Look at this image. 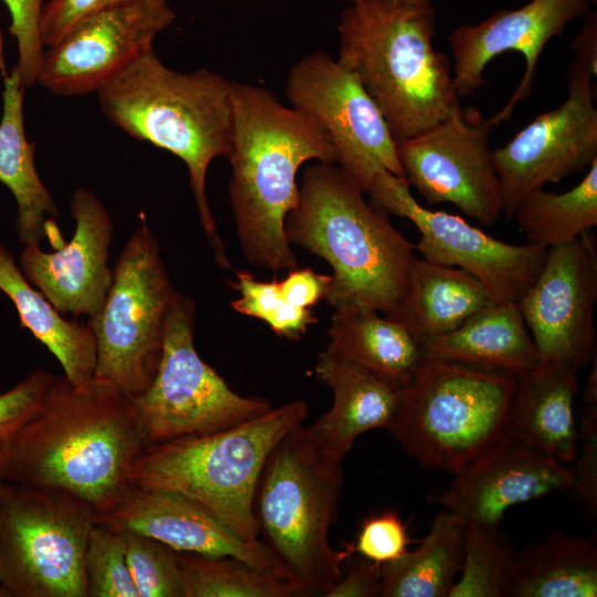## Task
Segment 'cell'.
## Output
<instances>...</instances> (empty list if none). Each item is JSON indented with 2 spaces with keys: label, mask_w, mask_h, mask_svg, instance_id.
<instances>
[{
  "label": "cell",
  "mask_w": 597,
  "mask_h": 597,
  "mask_svg": "<svg viewBox=\"0 0 597 597\" xmlns=\"http://www.w3.org/2000/svg\"><path fill=\"white\" fill-rule=\"evenodd\" d=\"M193 334L195 303L177 292L156 374L147 389L132 398L147 446L214 432L271 408L264 398L233 391L199 356Z\"/></svg>",
  "instance_id": "11"
},
{
  "label": "cell",
  "mask_w": 597,
  "mask_h": 597,
  "mask_svg": "<svg viewBox=\"0 0 597 597\" xmlns=\"http://www.w3.org/2000/svg\"><path fill=\"white\" fill-rule=\"evenodd\" d=\"M499 526L468 523L461 577L448 597H507L516 557Z\"/></svg>",
  "instance_id": "33"
},
{
  "label": "cell",
  "mask_w": 597,
  "mask_h": 597,
  "mask_svg": "<svg viewBox=\"0 0 597 597\" xmlns=\"http://www.w3.org/2000/svg\"><path fill=\"white\" fill-rule=\"evenodd\" d=\"M0 292L14 304L21 326L51 352L73 385L95 375L96 343L88 323L63 316L27 280L11 253L0 244Z\"/></svg>",
  "instance_id": "27"
},
{
  "label": "cell",
  "mask_w": 597,
  "mask_h": 597,
  "mask_svg": "<svg viewBox=\"0 0 597 597\" xmlns=\"http://www.w3.org/2000/svg\"><path fill=\"white\" fill-rule=\"evenodd\" d=\"M315 375L333 392V404L308 430L331 457L343 461L356 438L391 425L399 391L358 366L326 349L318 354Z\"/></svg>",
  "instance_id": "22"
},
{
  "label": "cell",
  "mask_w": 597,
  "mask_h": 597,
  "mask_svg": "<svg viewBox=\"0 0 597 597\" xmlns=\"http://www.w3.org/2000/svg\"><path fill=\"white\" fill-rule=\"evenodd\" d=\"M175 18L168 0H128L103 9L44 51L36 83L59 96L97 93L151 51Z\"/></svg>",
  "instance_id": "17"
},
{
  "label": "cell",
  "mask_w": 597,
  "mask_h": 597,
  "mask_svg": "<svg viewBox=\"0 0 597 597\" xmlns=\"http://www.w3.org/2000/svg\"><path fill=\"white\" fill-rule=\"evenodd\" d=\"M406 525L392 512L371 515L365 520L357 535L354 551L378 564L402 556L410 543Z\"/></svg>",
  "instance_id": "40"
},
{
  "label": "cell",
  "mask_w": 597,
  "mask_h": 597,
  "mask_svg": "<svg viewBox=\"0 0 597 597\" xmlns=\"http://www.w3.org/2000/svg\"><path fill=\"white\" fill-rule=\"evenodd\" d=\"M429 358L514 376L538 366L541 358L517 303L494 302L458 328L423 342Z\"/></svg>",
  "instance_id": "24"
},
{
  "label": "cell",
  "mask_w": 597,
  "mask_h": 597,
  "mask_svg": "<svg viewBox=\"0 0 597 597\" xmlns=\"http://www.w3.org/2000/svg\"><path fill=\"white\" fill-rule=\"evenodd\" d=\"M589 1L593 2V3H596L597 0H589Z\"/></svg>",
  "instance_id": "46"
},
{
  "label": "cell",
  "mask_w": 597,
  "mask_h": 597,
  "mask_svg": "<svg viewBox=\"0 0 597 597\" xmlns=\"http://www.w3.org/2000/svg\"><path fill=\"white\" fill-rule=\"evenodd\" d=\"M454 474L437 502L468 523L492 527L501 524L509 507L569 490L573 482L565 463L506 432Z\"/></svg>",
  "instance_id": "20"
},
{
  "label": "cell",
  "mask_w": 597,
  "mask_h": 597,
  "mask_svg": "<svg viewBox=\"0 0 597 597\" xmlns=\"http://www.w3.org/2000/svg\"><path fill=\"white\" fill-rule=\"evenodd\" d=\"M100 520L117 531L157 540L176 552L233 557L290 579L262 542L241 540L203 506L171 491L130 484Z\"/></svg>",
  "instance_id": "21"
},
{
  "label": "cell",
  "mask_w": 597,
  "mask_h": 597,
  "mask_svg": "<svg viewBox=\"0 0 597 597\" xmlns=\"http://www.w3.org/2000/svg\"><path fill=\"white\" fill-rule=\"evenodd\" d=\"M379 314L360 308L334 310L326 350L401 391L429 357L422 341L406 323Z\"/></svg>",
  "instance_id": "26"
},
{
  "label": "cell",
  "mask_w": 597,
  "mask_h": 597,
  "mask_svg": "<svg viewBox=\"0 0 597 597\" xmlns=\"http://www.w3.org/2000/svg\"><path fill=\"white\" fill-rule=\"evenodd\" d=\"M594 365L589 373L587 383L584 388V395L583 400L585 402V407L588 409H595L597 408V362H596V355L593 357Z\"/></svg>",
  "instance_id": "45"
},
{
  "label": "cell",
  "mask_w": 597,
  "mask_h": 597,
  "mask_svg": "<svg viewBox=\"0 0 597 597\" xmlns=\"http://www.w3.org/2000/svg\"><path fill=\"white\" fill-rule=\"evenodd\" d=\"M579 443L569 490L576 504L590 519L597 515V408H585L578 428Z\"/></svg>",
  "instance_id": "39"
},
{
  "label": "cell",
  "mask_w": 597,
  "mask_h": 597,
  "mask_svg": "<svg viewBox=\"0 0 597 597\" xmlns=\"http://www.w3.org/2000/svg\"><path fill=\"white\" fill-rule=\"evenodd\" d=\"M348 2H350L352 0H347Z\"/></svg>",
  "instance_id": "47"
},
{
  "label": "cell",
  "mask_w": 597,
  "mask_h": 597,
  "mask_svg": "<svg viewBox=\"0 0 597 597\" xmlns=\"http://www.w3.org/2000/svg\"><path fill=\"white\" fill-rule=\"evenodd\" d=\"M10 12V33L17 39L19 57L13 69L24 85L38 82L44 53L40 38L42 0H2Z\"/></svg>",
  "instance_id": "38"
},
{
  "label": "cell",
  "mask_w": 597,
  "mask_h": 597,
  "mask_svg": "<svg viewBox=\"0 0 597 597\" xmlns=\"http://www.w3.org/2000/svg\"><path fill=\"white\" fill-rule=\"evenodd\" d=\"M128 0H49L43 4L40 38L49 48L94 13Z\"/></svg>",
  "instance_id": "41"
},
{
  "label": "cell",
  "mask_w": 597,
  "mask_h": 597,
  "mask_svg": "<svg viewBox=\"0 0 597 597\" xmlns=\"http://www.w3.org/2000/svg\"><path fill=\"white\" fill-rule=\"evenodd\" d=\"M597 247L591 231L547 249L544 264L517 305L541 364L576 371L596 354Z\"/></svg>",
  "instance_id": "16"
},
{
  "label": "cell",
  "mask_w": 597,
  "mask_h": 597,
  "mask_svg": "<svg viewBox=\"0 0 597 597\" xmlns=\"http://www.w3.org/2000/svg\"><path fill=\"white\" fill-rule=\"evenodd\" d=\"M596 75L590 66L574 59L563 104L540 114L504 146L492 150L502 213L507 219L532 191L559 182L597 160V108L591 82Z\"/></svg>",
  "instance_id": "14"
},
{
  "label": "cell",
  "mask_w": 597,
  "mask_h": 597,
  "mask_svg": "<svg viewBox=\"0 0 597 597\" xmlns=\"http://www.w3.org/2000/svg\"><path fill=\"white\" fill-rule=\"evenodd\" d=\"M410 188L406 177L381 171L366 195L378 210L415 224L420 239L413 245L422 259L472 274L494 302L517 303L538 275L547 249L507 243L457 214L427 209L415 199Z\"/></svg>",
  "instance_id": "13"
},
{
  "label": "cell",
  "mask_w": 597,
  "mask_h": 597,
  "mask_svg": "<svg viewBox=\"0 0 597 597\" xmlns=\"http://www.w3.org/2000/svg\"><path fill=\"white\" fill-rule=\"evenodd\" d=\"M588 12V0H531L519 9L498 10L475 24L459 25L448 36L459 97L473 95L486 84L483 72L494 57L507 51L519 52L525 60L523 77L506 105L490 117L494 126L507 121L516 105L532 94L545 45Z\"/></svg>",
  "instance_id": "18"
},
{
  "label": "cell",
  "mask_w": 597,
  "mask_h": 597,
  "mask_svg": "<svg viewBox=\"0 0 597 597\" xmlns=\"http://www.w3.org/2000/svg\"><path fill=\"white\" fill-rule=\"evenodd\" d=\"M97 512L53 486L0 481L2 597H88L85 554Z\"/></svg>",
  "instance_id": "9"
},
{
  "label": "cell",
  "mask_w": 597,
  "mask_h": 597,
  "mask_svg": "<svg viewBox=\"0 0 597 597\" xmlns=\"http://www.w3.org/2000/svg\"><path fill=\"white\" fill-rule=\"evenodd\" d=\"M285 93L291 106L327 134L337 165L366 193L381 171L405 177L395 140L379 107L359 78L324 51L292 65Z\"/></svg>",
  "instance_id": "12"
},
{
  "label": "cell",
  "mask_w": 597,
  "mask_h": 597,
  "mask_svg": "<svg viewBox=\"0 0 597 597\" xmlns=\"http://www.w3.org/2000/svg\"><path fill=\"white\" fill-rule=\"evenodd\" d=\"M381 565L369 559L354 564L331 588L325 597H374L379 596Z\"/></svg>",
  "instance_id": "43"
},
{
  "label": "cell",
  "mask_w": 597,
  "mask_h": 597,
  "mask_svg": "<svg viewBox=\"0 0 597 597\" xmlns=\"http://www.w3.org/2000/svg\"><path fill=\"white\" fill-rule=\"evenodd\" d=\"M494 124L478 109H462L421 134L397 142L410 187L428 205L452 203L484 227L502 214L490 133Z\"/></svg>",
  "instance_id": "15"
},
{
  "label": "cell",
  "mask_w": 597,
  "mask_h": 597,
  "mask_svg": "<svg viewBox=\"0 0 597 597\" xmlns=\"http://www.w3.org/2000/svg\"><path fill=\"white\" fill-rule=\"evenodd\" d=\"M514 376L428 358L387 429L421 467L457 473L505 433Z\"/></svg>",
  "instance_id": "8"
},
{
  "label": "cell",
  "mask_w": 597,
  "mask_h": 597,
  "mask_svg": "<svg viewBox=\"0 0 597 597\" xmlns=\"http://www.w3.org/2000/svg\"><path fill=\"white\" fill-rule=\"evenodd\" d=\"M332 276L320 274L310 268H295L279 281L281 294L293 306L311 308L325 300Z\"/></svg>",
  "instance_id": "42"
},
{
  "label": "cell",
  "mask_w": 597,
  "mask_h": 597,
  "mask_svg": "<svg viewBox=\"0 0 597 597\" xmlns=\"http://www.w3.org/2000/svg\"><path fill=\"white\" fill-rule=\"evenodd\" d=\"M23 84L12 70L4 78L3 114L0 122V181L18 203L17 230L23 245L49 239L53 249L64 239L54 220L59 209L34 164V145L27 139L23 125Z\"/></svg>",
  "instance_id": "25"
},
{
  "label": "cell",
  "mask_w": 597,
  "mask_h": 597,
  "mask_svg": "<svg viewBox=\"0 0 597 597\" xmlns=\"http://www.w3.org/2000/svg\"><path fill=\"white\" fill-rule=\"evenodd\" d=\"M232 87V81L207 69L174 71L151 50L97 92L102 112L115 126L186 164L200 223L217 262L229 269L206 197V176L211 161L231 149Z\"/></svg>",
  "instance_id": "5"
},
{
  "label": "cell",
  "mask_w": 597,
  "mask_h": 597,
  "mask_svg": "<svg viewBox=\"0 0 597 597\" xmlns=\"http://www.w3.org/2000/svg\"><path fill=\"white\" fill-rule=\"evenodd\" d=\"M343 480L342 461L300 425L273 449L258 485L262 543L306 597H325L355 552L353 544L334 549L329 543Z\"/></svg>",
  "instance_id": "7"
},
{
  "label": "cell",
  "mask_w": 597,
  "mask_h": 597,
  "mask_svg": "<svg viewBox=\"0 0 597 597\" xmlns=\"http://www.w3.org/2000/svg\"><path fill=\"white\" fill-rule=\"evenodd\" d=\"M468 522L442 509L420 546L381 565V597H448L461 572Z\"/></svg>",
  "instance_id": "29"
},
{
  "label": "cell",
  "mask_w": 597,
  "mask_h": 597,
  "mask_svg": "<svg viewBox=\"0 0 597 597\" xmlns=\"http://www.w3.org/2000/svg\"><path fill=\"white\" fill-rule=\"evenodd\" d=\"M513 218L526 243L548 249L570 242L597 226V160L565 192L537 189L517 206Z\"/></svg>",
  "instance_id": "31"
},
{
  "label": "cell",
  "mask_w": 597,
  "mask_h": 597,
  "mask_svg": "<svg viewBox=\"0 0 597 597\" xmlns=\"http://www.w3.org/2000/svg\"><path fill=\"white\" fill-rule=\"evenodd\" d=\"M54 377L39 368L0 394V462L21 429L39 410Z\"/></svg>",
  "instance_id": "37"
},
{
  "label": "cell",
  "mask_w": 597,
  "mask_h": 597,
  "mask_svg": "<svg viewBox=\"0 0 597 597\" xmlns=\"http://www.w3.org/2000/svg\"><path fill=\"white\" fill-rule=\"evenodd\" d=\"M579 390L577 371L542 364L516 378L505 432L563 463L578 452L574 405Z\"/></svg>",
  "instance_id": "23"
},
{
  "label": "cell",
  "mask_w": 597,
  "mask_h": 597,
  "mask_svg": "<svg viewBox=\"0 0 597 597\" xmlns=\"http://www.w3.org/2000/svg\"><path fill=\"white\" fill-rule=\"evenodd\" d=\"M119 532L138 597H184L179 552L148 536Z\"/></svg>",
  "instance_id": "35"
},
{
  "label": "cell",
  "mask_w": 597,
  "mask_h": 597,
  "mask_svg": "<svg viewBox=\"0 0 597 597\" xmlns=\"http://www.w3.org/2000/svg\"><path fill=\"white\" fill-rule=\"evenodd\" d=\"M146 447L133 399L112 381L94 375L73 385L54 377L0 462V481L65 490L101 519L130 485Z\"/></svg>",
  "instance_id": "1"
},
{
  "label": "cell",
  "mask_w": 597,
  "mask_h": 597,
  "mask_svg": "<svg viewBox=\"0 0 597 597\" xmlns=\"http://www.w3.org/2000/svg\"><path fill=\"white\" fill-rule=\"evenodd\" d=\"M576 60L597 73V14L594 10L585 15V22L572 42Z\"/></svg>",
  "instance_id": "44"
},
{
  "label": "cell",
  "mask_w": 597,
  "mask_h": 597,
  "mask_svg": "<svg viewBox=\"0 0 597 597\" xmlns=\"http://www.w3.org/2000/svg\"><path fill=\"white\" fill-rule=\"evenodd\" d=\"M229 198L245 259L279 270L297 268L284 222L298 201L296 175L308 160L336 164L321 125L282 104L268 88L233 82Z\"/></svg>",
  "instance_id": "3"
},
{
  "label": "cell",
  "mask_w": 597,
  "mask_h": 597,
  "mask_svg": "<svg viewBox=\"0 0 597 597\" xmlns=\"http://www.w3.org/2000/svg\"><path fill=\"white\" fill-rule=\"evenodd\" d=\"M491 302L483 283L472 274L417 258L402 322L423 343L458 328Z\"/></svg>",
  "instance_id": "30"
},
{
  "label": "cell",
  "mask_w": 597,
  "mask_h": 597,
  "mask_svg": "<svg viewBox=\"0 0 597 597\" xmlns=\"http://www.w3.org/2000/svg\"><path fill=\"white\" fill-rule=\"evenodd\" d=\"M70 208L75 221L72 239L54 252L24 245L19 266L61 314L90 317L100 310L113 281L108 266L113 224L106 207L86 189L74 191Z\"/></svg>",
  "instance_id": "19"
},
{
  "label": "cell",
  "mask_w": 597,
  "mask_h": 597,
  "mask_svg": "<svg viewBox=\"0 0 597 597\" xmlns=\"http://www.w3.org/2000/svg\"><path fill=\"white\" fill-rule=\"evenodd\" d=\"M365 195L337 164L318 161L303 171L285 234L331 265L325 300L334 310L375 311L402 322L418 256L413 243Z\"/></svg>",
  "instance_id": "2"
},
{
  "label": "cell",
  "mask_w": 597,
  "mask_h": 597,
  "mask_svg": "<svg viewBox=\"0 0 597 597\" xmlns=\"http://www.w3.org/2000/svg\"><path fill=\"white\" fill-rule=\"evenodd\" d=\"M234 275L235 281L229 284L240 293V297L231 302L235 312L259 318L276 335L294 341L300 339L311 325L317 323L311 308L293 306L286 302L276 279L264 282L241 270L235 271Z\"/></svg>",
  "instance_id": "34"
},
{
  "label": "cell",
  "mask_w": 597,
  "mask_h": 597,
  "mask_svg": "<svg viewBox=\"0 0 597 597\" xmlns=\"http://www.w3.org/2000/svg\"><path fill=\"white\" fill-rule=\"evenodd\" d=\"M597 547L585 536L559 532L517 552L513 597H595Z\"/></svg>",
  "instance_id": "28"
},
{
  "label": "cell",
  "mask_w": 597,
  "mask_h": 597,
  "mask_svg": "<svg viewBox=\"0 0 597 597\" xmlns=\"http://www.w3.org/2000/svg\"><path fill=\"white\" fill-rule=\"evenodd\" d=\"M0 597H2L1 594H0Z\"/></svg>",
  "instance_id": "48"
},
{
  "label": "cell",
  "mask_w": 597,
  "mask_h": 597,
  "mask_svg": "<svg viewBox=\"0 0 597 597\" xmlns=\"http://www.w3.org/2000/svg\"><path fill=\"white\" fill-rule=\"evenodd\" d=\"M184 597H306L290 579L233 557L180 553Z\"/></svg>",
  "instance_id": "32"
},
{
  "label": "cell",
  "mask_w": 597,
  "mask_h": 597,
  "mask_svg": "<svg viewBox=\"0 0 597 597\" xmlns=\"http://www.w3.org/2000/svg\"><path fill=\"white\" fill-rule=\"evenodd\" d=\"M85 570L88 597H138L119 531L101 520L91 531Z\"/></svg>",
  "instance_id": "36"
},
{
  "label": "cell",
  "mask_w": 597,
  "mask_h": 597,
  "mask_svg": "<svg viewBox=\"0 0 597 597\" xmlns=\"http://www.w3.org/2000/svg\"><path fill=\"white\" fill-rule=\"evenodd\" d=\"M176 293L158 242L143 222L125 242L106 297L87 321L96 343L95 376L130 398L147 389L159 364Z\"/></svg>",
  "instance_id": "10"
},
{
  "label": "cell",
  "mask_w": 597,
  "mask_h": 597,
  "mask_svg": "<svg viewBox=\"0 0 597 597\" xmlns=\"http://www.w3.org/2000/svg\"><path fill=\"white\" fill-rule=\"evenodd\" d=\"M307 412V404L296 399L214 432L147 446L132 468L130 484L181 494L241 540L261 543L254 509L264 465Z\"/></svg>",
  "instance_id": "6"
},
{
  "label": "cell",
  "mask_w": 597,
  "mask_h": 597,
  "mask_svg": "<svg viewBox=\"0 0 597 597\" xmlns=\"http://www.w3.org/2000/svg\"><path fill=\"white\" fill-rule=\"evenodd\" d=\"M337 31L338 62L359 78L396 142L462 111L449 60L433 46L430 0H352Z\"/></svg>",
  "instance_id": "4"
}]
</instances>
